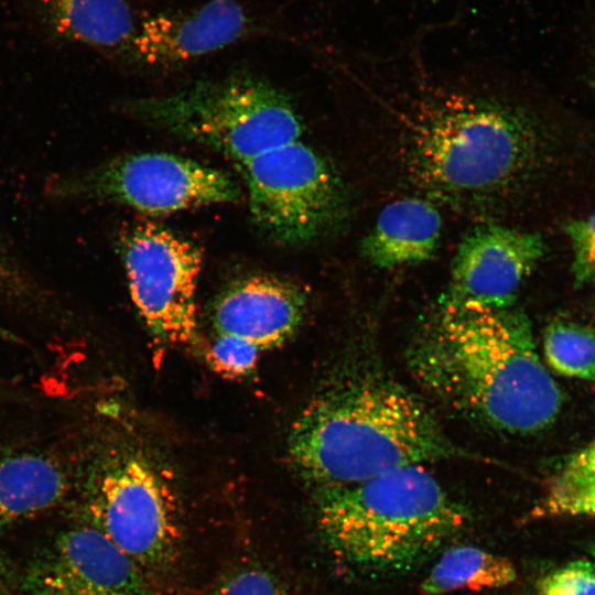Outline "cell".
Masks as SVG:
<instances>
[{
	"mask_svg": "<svg viewBox=\"0 0 595 595\" xmlns=\"http://www.w3.org/2000/svg\"><path fill=\"white\" fill-rule=\"evenodd\" d=\"M318 489L315 520L322 540L337 559L361 571L408 569L461 532L469 518L424 465Z\"/></svg>",
	"mask_w": 595,
	"mask_h": 595,
	"instance_id": "3957f363",
	"label": "cell"
},
{
	"mask_svg": "<svg viewBox=\"0 0 595 595\" xmlns=\"http://www.w3.org/2000/svg\"><path fill=\"white\" fill-rule=\"evenodd\" d=\"M415 380L446 407L494 431L538 432L562 394L536 353L530 322L509 307L439 303L408 350Z\"/></svg>",
	"mask_w": 595,
	"mask_h": 595,
	"instance_id": "6da1fadb",
	"label": "cell"
},
{
	"mask_svg": "<svg viewBox=\"0 0 595 595\" xmlns=\"http://www.w3.org/2000/svg\"><path fill=\"white\" fill-rule=\"evenodd\" d=\"M29 595H151L144 572L84 521L57 533L26 570Z\"/></svg>",
	"mask_w": 595,
	"mask_h": 595,
	"instance_id": "30bf717a",
	"label": "cell"
},
{
	"mask_svg": "<svg viewBox=\"0 0 595 595\" xmlns=\"http://www.w3.org/2000/svg\"><path fill=\"white\" fill-rule=\"evenodd\" d=\"M129 110L149 125L209 147L239 165L302 134L289 98L271 84L247 75L140 99Z\"/></svg>",
	"mask_w": 595,
	"mask_h": 595,
	"instance_id": "8992f818",
	"label": "cell"
},
{
	"mask_svg": "<svg viewBox=\"0 0 595 595\" xmlns=\"http://www.w3.org/2000/svg\"><path fill=\"white\" fill-rule=\"evenodd\" d=\"M576 286L595 285V210L585 217L572 219L565 225Z\"/></svg>",
	"mask_w": 595,
	"mask_h": 595,
	"instance_id": "ffe728a7",
	"label": "cell"
},
{
	"mask_svg": "<svg viewBox=\"0 0 595 595\" xmlns=\"http://www.w3.org/2000/svg\"><path fill=\"white\" fill-rule=\"evenodd\" d=\"M45 192L60 199L118 203L150 215L240 197V187L228 173L167 153L122 155L55 175L46 182Z\"/></svg>",
	"mask_w": 595,
	"mask_h": 595,
	"instance_id": "ba28073f",
	"label": "cell"
},
{
	"mask_svg": "<svg viewBox=\"0 0 595 595\" xmlns=\"http://www.w3.org/2000/svg\"><path fill=\"white\" fill-rule=\"evenodd\" d=\"M306 309V294L296 284L267 274L245 277L213 302V337L237 342L261 355L298 331Z\"/></svg>",
	"mask_w": 595,
	"mask_h": 595,
	"instance_id": "4fadbf2b",
	"label": "cell"
},
{
	"mask_svg": "<svg viewBox=\"0 0 595 595\" xmlns=\"http://www.w3.org/2000/svg\"><path fill=\"white\" fill-rule=\"evenodd\" d=\"M562 515H595V494L573 501L563 510Z\"/></svg>",
	"mask_w": 595,
	"mask_h": 595,
	"instance_id": "cb8c5ba5",
	"label": "cell"
},
{
	"mask_svg": "<svg viewBox=\"0 0 595 595\" xmlns=\"http://www.w3.org/2000/svg\"><path fill=\"white\" fill-rule=\"evenodd\" d=\"M539 589L541 595H595V565L569 563L544 576Z\"/></svg>",
	"mask_w": 595,
	"mask_h": 595,
	"instance_id": "7402d4cb",
	"label": "cell"
},
{
	"mask_svg": "<svg viewBox=\"0 0 595 595\" xmlns=\"http://www.w3.org/2000/svg\"><path fill=\"white\" fill-rule=\"evenodd\" d=\"M413 122L407 162L430 195L455 205L505 196L533 167L538 134L519 110L493 98L455 96Z\"/></svg>",
	"mask_w": 595,
	"mask_h": 595,
	"instance_id": "277c9868",
	"label": "cell"
},
{
	"mask_svg": "<svg viewBox=\"0 0 595 595\" xmlns=\"http://www.w3.org/2000/svg\"><path fill=\"white\" fill-rule=\"evenodd\" d=\"M74 487L85 521L99 529L149 577L176 560L181 519L159 461L132 435L104 431L87 444Z\"/></svg>",
	"mask_w": 595,
	"mask_h": 595,
	"instance_id": "5b68a950",
	"label": "cell"
},
{
	"mask_svg": "<svg viewBox=\"0 0 595 595\" xmlns=\"http://www.w3.org/2000/svg\"><path fill=\"white\" fill-rule=\"evenodd\" d=\"M0 577H1V573H0Z\"/></svg>",
	"mask_w": 595,
	"mask_h": 595,
	"instance_id": "484cf974",
	"label": "cell"
},
{
	"mask_svg": "<svg viewBox=\"0 0 595 595\" xmlns=\"http://www.w3.org/2000/svg\"><path fill=\"white\" fill-rule=\"evenodd\" d=\"M252 220L282 246H304L334 234L348 214L346 190L334 169L295 140L239 165Z\"/></svg>",
	"mask_w": 595,
	"mask_h": 595,
	"instance_id": "52a82bcc",
	"label": "cell"
},
{
	"mask_svg": "<svg viewBox=\"0 0 595 595\" xmlns=\"http://www.w3.org/2000/svg\"><path fill=\"white\" fill-rule=\"evenodd\" d=\"M544 355L559 374L595 380V333L582 325L555 321L544 332Z\"/></svg>",
	"mask_w": 595,
	"mask_h": 595,
	"instance_id": "ac0fdd59",
	"label": "cell"
},
{
	"mask_svg": "<svg viewBox=\"0 0 595 595\" xmlns=\"http://www.w3.org/2000/svg\"><path fill=\"white\" fill-rule=\"evenodd\" d=\"M592 43H593V44H592V46H591V51H592V53H593V57L595 58V37L592 39Z\"/></svg>",
	"mask_w": 595,
	"mask_h": 595,
	"instance_id": "d4e9b609",
	"label": "cell"
},
{
	"mask_svg": "<svg viewBox=\"0 0 595 595\" xmlns=\"http://www.w3.org/2000/svg\"><path fill=\"white\" fill-rule=\"evenodd\" d=\"M73 488L74 472L56 455L0 448V531L51 510Z\"/></svg>",
	"mask_w": 595,
	"mask_h": 595,
	"instance_id": "5bb4252c",
	"label": "cell"
},
{
	"mask_svg": "<svg viewBox=\"0 0 595 595\" xmlns=\"http://www.w3.org/2000/svg\"><path fill=\"white\" fill-rule=\"evenodd\" d=\"M289 453L298 470L320 487L470 457L414 394L370 372L340 379L316 394L292 424Z\"/></svg>",
	"mask_w": 595,
	"mask_h": 595,
	"instance_id": "7a4b0ae2",
	"label": "cell"
},
{
	"mask_svg": "<svg viewBox=\"0 0 595 595\" xmlns=\"http://www.w3.org/2000/svg\"><path fill=\"white\" fill-rule=\"evenodd\" d=\"M544 251L537 232L498 224L476 226L457 247L448 285L439 303L469 309L512 306Z\"/></svg>",
	"mask_w": 595,
	"mask_h": 595,
	"instance_id": "8fae6325",
	"label": "cell"
},
{
	"mask_svg": "<svg viewBox=\"0 0 595 595\" xmlns=\"http://www.w3.org/2000/svg\"><path fill=\"white\" fill-rule=\"evenodd\" d=\"M213 595H289L280 580L257 565L236 569L216 585Z\"/></svg>",
	"mask_w": 595,
	"mask_h": 595,
	"instance_id": "44dd1931",
	"label": "cell"
},
{
	"mask_svg": "<svg viewBox=\"0 0 595 595\" xmlns=\"http://www.w3.org/2000/svg\"><path fill=\"white\" fill-rule=\"evenodd\" d=\"M56 33L106 52L127 51L139 21L129 0H34Z\"/></svg>",
	"mask_w": 595,
	"mask_h": 595,
	"instance_id": "2e32d148",
	"label": "cell"
},
{
	"mask_svg": "<svg viewBox=\"0 0 595 595\" xmlns=\"http://www.w3.org/2000/svg\"><path fill=\"white\" fill-rule=\"evenodd\" d=\"M592 494H595V443L567 463L531 515L560 516L570 504Z\"/></svg>",
	"mask_w": 595,
	"mask_h": 595,
	"instance_id": "d6986e66",
	"label": "cell"
},
{
	"mask_svg": "<svg viewBox=\"0 0 595 595\" xmlns=\"http://www.w3.org/2000/svg\"><path fill=\"white\" fill-rule=\"evenodd\" d=\"M517 577L506 558L475 545L446 549L420 584L423 595H444L456 591H487L511 584Z\"/></svg>",
	"mask_w": 595,
	"mask_h": 595,
	"instance_id": "e0dca14e",
	"label": "cell"
},
{
	"mask_svg": "<svg viewBox=\"0 0 595 595\" xmlns=\"http://www.w3.org/2000/svg\"><path fill=\"white\" fill-rule=\"evenodd\" d=\"M32 286L25 271L0 240V295L24 296L32 290Z\"/></svg>",
	"mask_w": 595,
	"mask_h": 595,
	"instance_id": "603a6c76",
	"label": "cell"
},
{
	"mask_svg": "<svg viewBox=\"0 0 595 595\" xmlns=\"http://www.w3.org/2000/svg\"><path fill=\"white\" fill-rule=\"evenodd\" d=\"M442 217L426 199L403 197L387 204L360 241L371 264L391 269L430 260L439 246Z\"/></svg>",
	"mask_w": 595,
	"mask_h": 595,
	"instance_id": "9a60e30c",
	"label": "cell"
},
{
	"mask_svg": "<svg viewBox=\"0 0 595 595\" xmlns=\"http://www.w3.org/2000/svg\"><path fill=\"white\" fill-rule=\"evenodd\" d=\"M120 251L132 303L151 335L170 345L193 342L202 266L197 247L162 227L141 223L121 236Z\"/></svg>",
	"mask_w": 595,
	"mask_h": 595,
	"instance_id": "9c48e42d",
	"label": "cell"
},
{
	"mask_svg": "<svg viewBox=\"0 0 595 595\" xmlns=\"http://www.w3.org/2000/svg\"><path fill=\"white\" fill-rule=\"evenodd\" d=\"M256 30L255 17L238 0H208L139 21L126 53L152 66L175 65L219 51Z\"/></svg>",
	"mask_w": 595,
	"mask_h": 595,
	"instance_id": "7c38bea8",
	"label": "cell"
}]
</instances>
